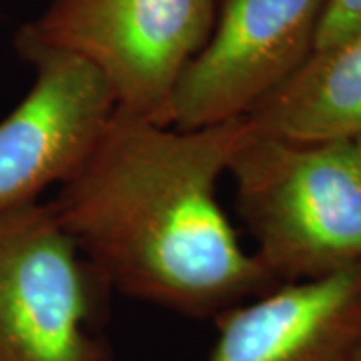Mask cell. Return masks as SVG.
Here are the masks:
<instances>
[{
	"mask_svg": "<svg viewBox=\"0 0 361 361\" xmlns=\"http://www.w3.org/2000/svg\"><path fill=\"white\" fill-rule=\"evenodd\" d=\"M247 116L177 129L115 109L51 201L80 253L113 291L193 319L271 291L217 191Z\"/></svg>",
	"mask_w": 361,
	"mask_h": 361,
	"instance_id": "cell-1",
	"label": "cell"
},
{
	"mask_svg": "<svg viewBox=\"0 0 361 361\" xmlns=\"http://www.w3.org/2000/svg\"><path fill=\"white\" fill-rule=\"evenodd\" d=\"M227 173L235 183V209L255 241L253 255L275 283L361 267L355 139L293 141L249 123Z\"/></svg>",
	"mask_w": 361,
	"mask_h": 361,
	"instance_id": "cell-2",
	"label": "cell"
},
{
	"mask_svg": "<svg viewBox=\"0 0 361 361\" xmlns=\"http://www.w3.org/2000/svg\"><path fill=\"white\" fill-rule=\"evenodd\" d=\"M111 291L51 201L0 211V361H113Z\"/></svg>",
	"mask_w": 361,
	"mask_h": 361,
	"instance_id": "cell-3",
	"label": "cell"
},
{
	"mask_svg": "<svg viewBox=\"0 0 361 361\" xmlns=\"http://www.w3.org/2000/svg\"><path fill=\"white\" fill-rule=\"evenodd\" d=\"M221 0H52L25 28L94 66L116 109L171 125L183 73L207 47Z\"/></svg>",
	"mask_w": 361,
	"mask_h": 361,
	"instance_id": "cell-4",
	"label": "cell"
},
{
	"mask_svg": "<svg viewBox=\"0 0 361 361\" xmlns=\"http://www.w3.org/2000/svg\"><path fill=\"white\" fill-rule=\"evenodd\" d=\"M14 51L35 80L0 121V211L35 203L65 183L116 109L106 80L87 61L40 42L25 26L14 35Z\"/></svg>",
	"mask_w": 361,
	"mask_h": 361,
	"instance_id": "cell-5",
	"label": "cell"
},
{
	"mask_svg": "<svg viewBox=\"0 0 361 361\" xmlns=\"http://www.w3.org/2000/svg\"><path fill=\"white\" fill-rule=\"evenodd\" d=\"M327 0H221L207 47L183 73L171 125L199 129L245 116L303 65Z\"/></svg>",
	"mask_w": 361,
	"mask_h": 361,
	"instance_id": "cell-6",
	"label": "cell"
},
{
	"mask_svg": "<svg viewBox=\"0 0 361 361\" xmlns=\"http://www.w3.org/2000/svg\"><path fill=\"white\" fill-rule=\"evenodd\" d=\"M207 361H353L361 348V267L283 283L215 317Z\"/></svg>",
	"mask_w": 361,
	"mask_h": 361,
	"instance_id": "cell-7",
	"label": "cell"
},
{
	"mask_svg": "<svg viewBox=\"0 0 361 361\" xmlns=\"http://www.w3.org/2000/svg\"><path fill=\"white\" fill-rule=\"evenodd\" d=\"M257 130L293 141L361 135V30L310 59L249 113Z\"/></svg>",
	"mask_w": 361,
	"mask_h": 361,
	"instance_id": "cell-8",
	"label": "cell"
},
{
	"mask_svg": "<svg viewBox=\"0 0 361 361\" xmlns=\"http://www.w3.org/2000/svg\"><path fill=\"white\" fill-rule=\"evenodd\" d=\"M361 30V0H327L313 51L331 49Z\"/></svg>",
	"mask_w": 361,
	"mask_h": 361,
	"instance_id": "cell-9",
	"label": "cell"
},
{
	"mask_svg": "<svg viewBox=\"0 0 361 361\" xmlns=\"http://www.w3.org/2000/svg\"><path fill=\"white\" fill-rule=\"evenodd\" d=\"M353 361H361V348H360V351H357V355H355V360Z\"/></svg>",
	"mask_w": 361,
	"mask_h": 361,
	"instance_id": "cell-10",
	"label": "cell"
},
{
	"mask_svg": "<svg viewBox=\"0 0 361 361\" xmlns=\"http://www.w3.org/2000/svg\"><path fill=\"white\" fill-rule=\"evenodd\" d=\"M355 142H357V147H360V151H361V135L355 139Z\"/></svg>",
	"mask_w": 361,
	"mask_h": 361,
	"instance_id": "cell-11",
	"label": "cell"
}]
</instances>
